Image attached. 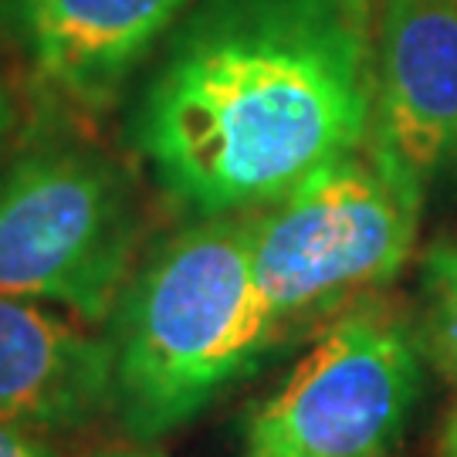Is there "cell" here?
<instances>
[{"label": "cell", "mask_w": 457, "mask_h": 457, "mask_svg": "<svg viewBox=\"0 0 457 457\" xmlns=\"http://www.w3.org/2000/svg\"><path fill=\"white\" fill-rule=\"evenodd\" d=\"M420 190L366 139L247 217L254 285L278 328L396 278L417 241Z\"/></svg>", "instance_id": "3"}, {"label": "cell", "mask_w": 457, "mask_h": 457, "mask_svg": "<svg viewBox=\"0 0 457 457\" xmlns=\"http://www.w3.org/2000/svg\"><path fill=\"white\" fill-rule=\"evenodd\" d=\"M194 0H0V37L51 92L105 109Z\"/></svg>", "instance_id": "6"}, {"label": "cell", "mask_w": 457, "mask_h": 457, "mask_svg": "<svg viewBox=\"0 0 457 457\" xmlns=\"http://www.w3.org/2000/svg\"><path fill=\"white\" fill-rule=\"evenodd\" d=\"M102 457H163L160 451H149V447H129V451H109Z\"/></svg>", "instance_id": "13"}, {"label": "cell", "mask_w": 457, "mask_h": 457, "mask_svg": "<svg viewBox=\"0 0 457 457\" xmlns=\"http://www.w3.org/2000/svg\"><path fill=\"white\" fill-rule=\"evenodd\" d=\"M373 0H194L139 88L129 139L183 213L268 207L366 146Z\"/></svg>", "instance_id": "1"}, {"label": "cell", "mask_w": 457, "mask_h": 457, "mask_svg": "<svg viewBox=\"0 0 457 457\" xmlns=\"http://www.w3.org/2000/svg\"><path fill=\"white\" fill-rule=\"evenodd\" d=\"M441 457H457V407H454V413L447 417V427H444Z\"/></svg>", "instance_id": "12"}, {"label": "cell", "mask_w": 457, "mask_h": 457, "mask_svg": "<svg viewBox=\"0 0 457 457\" xmlns=\"http://www.w3.org/2000/svg\"><path fill=\"white\" fill-rule=\"evenodd\" d=\"M424 349L457 383V241L434 245L424 258Z\"/></svg>", "instance_id": "9"}, {"label": "cell", "mask_w": 457, "mask_h": 457, "mask_svg": "<svg viewBox=\"0 0 457 457\" xmlns=\"http://www.w3.org/2000/svg\"><path fill=\"white\" fill-rule=\"evenodd\" d=\"M370 139L420 183L457 163V0H379Z\"/></svg>", "instance_id": "7"}, {"label": "cell", "mask_w": 457, "mask_h": 457, "mask_svg": "<svg viewBox=\"0 0 457 457\" xmlns=\"http://www.w3.org/2000/svg\"><path fill=\"white\" fill-rule=\"evenodd\" d=\"M0 457H58L37 430H24V427L4 424L0 420Z\"/></svg>", "instance_id": "10"}, {"label": "cell", "mask_w": 457, "mask_h": 457, "mask_svg": "<svg viewBox=\"0 0 457 457\" xmlns=\"http://www.w3.org/2000/svg\"><path fill=\"white\" fill-rule=\"evenodd\" d=\"M136 241L132 183L98 149H31L0 177V292L102 326L132 275Z\"/></svg>", "instance_id": "4"}, {"label": "cell", "mask_w": 457, "mask_h": 457, "mask_svg": "<svg viewBox=\"0 0 457 457\" xmlns=\"http://www.w3.org/2000/svg\"><path fill=\"white\" fill-rule=\"evenodd\" d=\"M420 393L403 319L360 305L328 326L247 424L245 457H390Z\"/></svg>", "instance_id": "5"}, {"label": "cell", "mask_w": 457, "mask_h": 457, "mask_svg": "<svg viewBox=\"0 0 457 457\" xmlns=\"http://www.w3.org/2000/svg\"><path fill=\"white\" fill-rule=\"evenodd\" d=\"M105 410H115L109 336L0 292V420L45 434L92 424Z\"/></svg>", "instance_id": "8"}, {"label": "cell", "mask_w": 457, "mask_h": 457, "mask_svg": "<svg viewBox=\"0 0 457 457\" xmlns=\"http://www.w3.org/2000/svg\"><path fill=\"white\" fill-rule=\"evenodd\" d=\"M11 119H14V109H11V96L0 82V156H4V146H7V132H11Z\"/></svg>", "instance_id": "11"}, {"label": "cell", "mask_w": 457, "mask_h": 457, "mask_svg": "<svg viewBox=\"0 0 457 457\" xmlns=\"http://www.w3.org/2000/svg\"><path fill=\"white\" fill-rule=\"evenodd\" d=\"M251 271L247 217H200L129 275L109 315L115 417L153 444L204 410L278 343Z\"/></svg>", "instance_id": "2"}]
</instances>
